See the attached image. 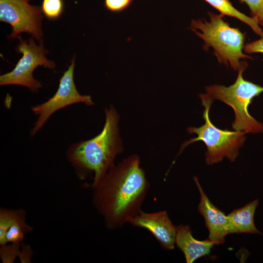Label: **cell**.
I'll return each instance as SVG.
<instances>
[{
  "instance_id": "6",
  "label": "cell",
  "mask_w": 263,
  "mask_h": 263,
  "mask_svg": "<svg viewBox=\"0 0 263 263\" xmlns=\"http://www.w3.org/2000/svg\"><path fill=\"white\" fill-rule=\"evenodd\" d=\"M18 38L20 42L16 51L21 53L22 56L12 71L0 76V85H21L28 88L33 93H37L42 87V84L34 78V70L38 66L53 69L55 64L46 58L47 52L44 49L42 41L39 45H37L33 38L27 41L23 40L20 36Z\"/></svg>"
},
{
  "instance_id": "4",
  "label": "cell",
  "mask_w": 263,
  "mask_h": 263,
  "mask_svg": "<svg viewBox=\"0 0 263 263\" xmlns=\"http://www.w3.org/2000/svg\"><path fill=\"white\" fill-rule=\"evenodd\" d=\"M202 105L204 107L203 118L205 123L199 127L187 128L189 134H196L195 138H191L181 146L178 155L184 149L195 142L201 141L206 145L205 160L207 165H212L221 162L226 157L231 162L235 161L239 155V150L246 139L245 133L243 132L226 129L222 130L216 127L209 118V110L214 99L207 94L199 95Z\"/></svg>"
},
{
  "instance_id": "12",
  "label": "cell",
  "mask_w": 263,
  "mask_h": 263,
  "mask_svg": "<svg viewBox=\"0 0 263 263\" xmlns=\"http://www.w3.org/2000/svg\"><path fill=\"white\" fill-rule=\"evenodd\" d=\"M258 204V200H255L228 214L227 234H261L256 228L254 220Z\"/></svg>"
},
{
  "instance_id": "9",
  "label": "cell",
  "mask_w": 263,
  "mask_h": 263,
  "mask_svg": "<svg viewBox=\"0 0 263 263\" xmlns=\"http://www.w3.org/2000/svg\"><path fill=\"white\" fill-rule=\"evenodd\" d=\"M128 223L149 231L164 249H174L177 226L173 224L167 211L149 213L142 210Z\"/></svg>"
},
{
  "instance_id": "17",
  "label": "cell",
  "mask_w": 263,
  "mask_h": 263,
  "mask_svg": "<svg viewBox=\"0 0 263 263\" xmlns=\"http://www.w3.org/2000/svg\"><path fill=\"white\" fill-rule=\"evenodd\" d=\"M249 8L251 17L256 19L263 30V0H240Z\"/></svg>"
},
{
  "instance_id": "8",
  "label": "cell",
  "mask_w": 263,
  "mask_h": 263,
  "mask_svg": "<svg viewBox=\"0 0 263 263\" xmlns=\"http://www.w3.org/2000/svg\"><path fill=\"white\" fill-rule=\"evenodd\" d=\"M28 0H0V21L10 24L12 31L10 38L19 34H31L37 40L42 36L41 7L29 4Z\"/></svg>"
},
{
  "instance_id": "2",
  "label": "cell",
  "mask_w": 263,
  "mask_h": 263,
  "mask_svg": "<svg viewBox=\"0 0 263 263\" xmlns=\"http://www.w3.org/2000/svg\"><path fill=\"white\" fill-rule=\"evenodd\" d=\"M105 122L101 132L92 139L71 144L66 157L77 175L84 179L94 174L92 188L114 165L116 156L123 151L119 135V115L113 106L105 109Z\"/></svg>"
},
{
  "instance_id": "3",
  "label": "cell",
  "mask_w": 263,
  "mask_h": 263,
  "mask_svg": "<svg viewBox=\"0 0 263 263\" xmlns=\"http://www.w3.org/2000/svg\"><path fill=\"white\" fill-rule=\"evenodd\" d=\"M209 20L193 19L191 29L204 42V48H211L218 62L234 71H239L246 61L242 59L253 58L244 53L245 34L232 27L224 19V15L212 12L207 13Z\"/></svg>"
},
{
  "instance_id": "7",
  "label": "cell",
  "mask_w": 263,
  "mask_h": 263,
  "mask_svg": "<svg viewBox=\"0 0 263 263\" xmlns=\"http://www.w3.org/2000/svg\"><path fill=\"white\" fill-rule=\"evenodd\" d=\"M75 59L74 56L68 69L60 79L57 90L55 94L44 103L31 107L33 113L38 116L30 132L32 137L42 128L51 116L56 111L77 103H84L87 106L94 105L91 96L80 94L76 88L74 80Z\"/></svg>"
},
{
  "instance_id": "14",
  "label": "cell",
  "mask_w": 263,
  "mask_h": 263,
  "mask_svg": "<svg viewBox=\"0 0 263 263\" xmlns=\"http://www.w3.org/2000/svg\"><path fill=\"white\" fill-rule=\"evenodd\" d=\"M25 213L22 209L12 210L1 208L0 211V244L1 246L6 244L5 236L11 226L17 221L24 218Z\"/></svg>"
},
{
  "instance_id": "20",
  "label": "cell",
  "mask_w": 263,
  "mask_h": 263,
  "mask_svg": "<svg viewBox=\"0 0 263 263\" xmlns=\"http://www.w3.org/2000/svg\"><path fill=\"white\" fill-rule=\"evenodd\" d=\"M28 1H29L30 0H28Z\"/></svg>"
},
{
  "instance_id": "13",
  "label": "cell",
  "mask_w": 263,
  "mask_h": 263,
  "mask_svg": "<svg viewBox=\"0 0 263 263\" xmlns=\"http://www.w3.org/2000/svg\"><path fill=\"white\" fill-rule=\"evenodd\" d=\"M224 16L235 18L249 26L252 31L261 38L263 37V30L258 20L239 11L229 0H204Z\"/></svg>"
},
{
  "instance_id": "18",
  "label": "cell",
  "mask_w": 263,
  "mask_h": 263,
  "mask_svg": "<svg viewBox=\"0 0 263 263\" xmlns=\"http://www.w3.org/2000/svg\"><path fill=\"white\" fill-rule=\"evenodd\" d=\"M133 0H105V7L113 12H120L127 9Z\"/></svg>"
},
{
  "instance_id": "5",
  "label": "cell",
  "mask_w": 263,
  "mask_h": 263,
  "mask_svg": "<svg viewBox=\"0 0 263 263\" xmlns=\"http://www.w3.org/2000/svg\"><path fill=\"white\" fill-rule=\"evenodd\" d=\"M247 66V63L238 71L235 82L229 86L215 84L207 86L205 89L214 100L221 101L233 109L235 114L233 130L245 133H263V123L252 116L248 110L253 98L263 92V87L244 78L243 73Z\"/></svg>"
},
{
  "instance_id": "10",
  "label": "cell",
  "mask_w": 263,
  "mask_h": 263,
  "mask_svg": "<svg viewBox=\"0 0 263 263\" xmlns=\"http://www.w3.org/2000/svg\"><path fill=\"white\" fill-rule=\"evenodd\" d=\"M193 180L200 195L198 210L204 218L209 232L208 239L217 244H224L225 238L228 234L227 216L211 202L204 192L198 178L194 176Z\"/></svg>"
},
{
  "instance_id": "19",
  "label": "cell",
  "mask_w": 263,
  "mask_h": 263,
  "mask_svg": "<svg viewBox=\"0 0 263 263\" xmlns=\"http://www.w3.org/2000/svg\"><path fill=\"white\" fill-rule=\"evenodd\" d=\"M244 52L246 54L263 53V37L244 45Z\"/></svg>"
},
{
  "instance_id": "11",
  "label": "cell",
  "mask_w": 263,
  "mask_h": 263,
  "mask_svg": "<svg viewBox=\"0 0 263 263\" xmlns=\"http://www.w3.org/2000/svg\"><path fill=\"white\" fill-rule=\"evenodd\" d=\"M217 244L209 239L200 241L194 238L188 225L177 226L175 245L183 253L187 263H192L203 256L208 255L214 245Z\"/></svg>"
},
{
  "instance_id": "15",
  "label": "cell",
  "mask_w": 263,
  "mask_h": 263,
  "mask_svg": "<svg viewBox=\"0 0 263 263\" xmlns=\"http://www.w3.org/2000/svg\"><path fill=\"white\" fill-rule=\"evenodd\" d=\"M25 218L15 222L7 230L5 240L6 243L17 244L22 241L25 233L31 232L32 228L25 223Z\"/></svg>"
},
{
  "instance_id": "1",
  "label": "cell",
  "mask_w": 263,
  "mask_h": 263,
  "mask_svg": "<svg viewBox=\"0 0 263 263\" xmlns=\"http://www.w3.org/2000/svg\"><path fill=\"white\" fill-rule=\"evenodd\" d=\"M150 188L140 158L133 154L114 164L93 188V203L106 226L118 229L142 210Z\"/></svg>"
},
{
  "instance_id": "16",
  "label": "cell",
  "mask_w": 263,
  "mask_h": 263,
  "mask_svg": "<svg viewBox=\"0 0 263 263\" xmlns=\"http://www.w3.org/2000/svg\"><path fill=\"white\" fill-rule=\"evenodd\" d=\"M41 8L46 18L49 19H56L63 12V0H43Z\"/></svg>"
}]
</instances>
